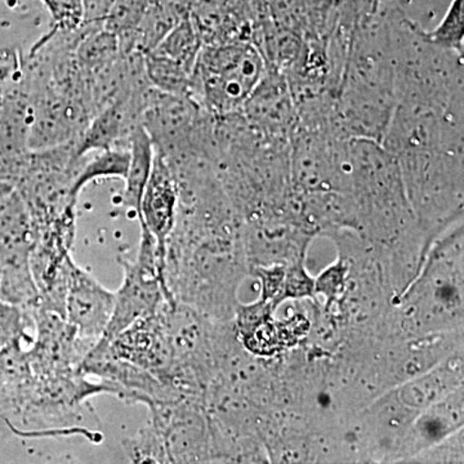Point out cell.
Wrapping results in <instances>:
<instances>
[{"mask_svg": "<svg viewBox=\"0 0 464 464\" xmlns=\"http://www.w3.org/2000/svg\"><path fill=\"white\" fill-rule=\"evenodd\" d=\"M248 118L262 130L271 134H284L293 121V108L285 85L270 76L262 79L252 96L244 103Z\"/></svg>", "mask_w": 464, "mask_h": 464, "instance_id": "7", "label": "cell"}, {"mask_svg": "<svg viewBox=\"0 0 464 464\" xmlns=\"http://www.w3.org/2000/svg\"><path fill=\"white\" fill-rule=\"evenodd\" d=\"M130 148H111L100 150L96 158L92 159L87 164L81 168L76 174L74 183L72 186V199L78 200L79 194L85 185L101 179V177H119L125 179L130 168Z\"/></svg>", "mask_w": 464, "mask_h": 464, "instance_id": "10", "label": "cell"}, {"mask_svg": "<svg viewBox=\"0 0 464 464\" xmlns=\"http://www.w3.org/2000/svg\"><path fill=\"white\" fill-rule=\"evenodd\" d=\"M125 457L132 463H166L168 457L163 441L151 423L141 427L133 436L124 440Z\"/></svg>", "mask_w": 464, "mask_h": 464, "instance_id": "13", "label": "cell"}, {"mask_svg": "<svg viewBox=\"0 0 464 464\" xmlns=\"http://www.w3.org/2000/svg\"><path fill=\"white\" fill-rule=\"evenodd\" d=\"M0 182L9 183V168L5 158L0 157Z\"/></svg>", "mask_w": 464, "mask_h": 464, "instance_id": "19", "label": "cell"}, {"mask_svg": "<svg viewBox=\"0 0 464 464\" xmlns=\"http://www.w3.org/2000/svg\"><path fill=\"white\" fill-rule=\"evenodd\" d=\"M179 188L169 164L155 154L151 173L140 204V224L157 241L158 253L166 267L167 243L179 217Z\"/></svg>", "mask_w": 464, "mask_h": 464, "instance_id": "6", "label": "cell"}, {"mask_svg": "<svg viewBox=\"0 0 464 464\" xmlns=\"http://www.w3.org/2000/svg\"><path fill=\"white\" fill-rule=\"evenodd\" d=\"M58 30L75 32L87 17L84 0H42Z\"/></svg>", "mask_w": 464, "mask_h": 464, "instance_id": "15", "label": "cell"}, {"mask_svg": "<svg viewBox=\"0 0 464 464\" xmlns=\"http://www.w3.org/2000/svg\"><path fill=\"white\" fill-rule=\"evenodd\" d=\"M34 337L27 347L30 372L35 377L82 371L85 356L97 342L79 337L74 326L57 314L35 308Z\"/></svg>", "mask_w": 464, "mask_h": 464, "instance_id": "3", "label": "cell"}, {"mask_svg": "<svg viewBox=\"0 0 464 464\" xmlns=\"http://www.w3.org/2000/svg\"><path fill=\"white\" fill-rule=\"evenodd\" d=\"M313 280L307 276L302 265L293 267L286 276L285 297H304V295H313Z\"/></svg>", "mask_w": 464, "mask_h": 464, "instance_id": "17", "label": "cell"}, {"mask_svg": "<svg viewBox=\"0 0 464 464\" xmlns=\"http://www.w3.org/2000/svg\"><path fill=\"white\" fill-rule=\"evenodd\" d=\"M418 38L440 50L454 52L463 56L464 50V0H451L447 14L435 29L426 32L409 23Z\"/></svg>", "mask_w": 464, "mask_h": 464, "instance_id": "9", "label": "cell"}, {"mask_svg": "<svg viewBox=\"0 0 464 464\" xmlns=\"http://www.w3.org/2000/svg\"><path fill=\"white\" fill-rule=\"evenodd\" d=\"M200 44L197 34L192 29L191 24L185 21L181 25L174 27L172 32L168 34L160 44L152 50L154 53L169 58L173 63H179L192 74L198 54H199Z\"/></svg>", "mask_w": 464, "mask_h": 464, "instance_id": "12", "label": "cell"}, {"mask_svg": "<svg viewBox=\"0 0 464 464\" xmlns=\"http://www.w3.org/2000/svg\"><path fill=\"white\" fill-rule=\"evenodd\" d=\"M17 70L16 61L0 57V91L14 79Z\"/></svg>", "mask_w": 464, "mask_h": 464, "instance_id": "18", "label": "cell"}, {"mask_svg": "<svg viewBox=\"0 0 464 464\" xmlns=\"http://www.w3.org/2000/svg\"><path fill=\"white\" fill-rule=\"evenodd\" d=\"M163 307L152 315L137 320L112 340L99 341L94 346L115 359L148 372L176 392L172 382V353L168 343Z\"/></svg>", "mask_w": 464, "mask_h": 464, "instance_id": "4", "label": "cell"}, {"mask_svg": "<svg viewBox=\"0 0 464 464\" xmlns=\"http://www.w3.org/2000/svg\"><path fill=\"white\" fill-rule=\"evenodd\" d=\"M130 168L124 179L125 188L121 201L127 209L133 210L139 217L143 190L149 181L155 157L152 139L142 125H137L130 134Z\"/></svg>", "mask_w": 464, "mask_h": 464, "instance_id": "8", "label": "cell"}, {"mask_svg": "<svg viewBox=\"0 0 464 464\" xmlns=\"http://www.w3.org/2000/svg\"><path fill=\"white\" fill-rule=\"evenodd\" d=\"M115 293L110 292L72 259L67 274L65 319L79 337L99 342L114 311Z\"/></svg>", "mask_w": 464, "mask_h": 464, "instance_id": "5", "label": "cell"}, {"mask_svg": "<svg viewBox=\"0 0 464 464\" xmlns=\"http://www.w3.org/2000/svg\"><path fill=\"white\" fill-rule=\"evenodd\" d=\"M118 51L116 34L111 32L97 33V35L85 41L79 48V63L85 70L97 72L108 65Z\"/></svg>", "mask_w": 464, "mask_h": 464, "instance_id": "14", "label": "cell"}, {"mask_svg": "<svg viewBox=\"0 0 464 464\" xmlns=\"http://www.w3.org/2000/svg\"><path fill=\"white\" fill-rule=\"evenodd\" d=\"M26 137L21 128L9 116L0 94V157L25 152Z\"/></svg>", "mask_w": 464, "mask_h": 464, "instance_id": "16", "label": "cell"}, {"mask_svg": "<svg viewBox=\"0 0 464 464\" xmlns=\"http://www.w3.org/2000/svg\"><path fill=\"white\" fill-rule=\"evenodd\" d=\"M34 326L33 311L0 298V353L14 344L32 343Z\"/></svg>", "mask_w": 464, "mask_h": 464, "instance_id": "11", "label": "cell"}, {"mask_svg": "<svg viewBox=\"0 0 464 464\" xmlns=\"http://www.w3.org/2000/svg\"><path fill=\"white\" fill-rule=\"evenodd\" d=\"M265 76L264 57L248 42L213 44L198 54L190 91L217 114L240 109Z\"/></svg>", "mask_w": 464, "mask_h": 464, "instance_id": "1", "label": "cell"}, {"mask_svg": "<svg viewBox=\"0 0 464 464\" xmlns=\"http://www.w3.org/2000/svg\"><path fill=\"white\" fill-rule=\"evenodd\" d=\"M119 262L123 267V282L115 292L111 320L99 340L102 342L112 340L137 320L158 313L167 302H176L168 290L157 241L145 226L141 225L136 257Z\"/></svg>", "mask_w": 464, "mask_h": 464, "instance_id": "2", "label": "cell"}]
</instances>
